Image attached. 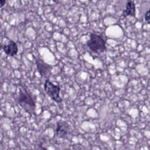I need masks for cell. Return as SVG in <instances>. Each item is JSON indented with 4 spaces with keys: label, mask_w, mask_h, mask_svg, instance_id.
<instances>
[{
    "label": "cell",
    "mask_w": 150,
    "mask_h": 150,
    "mask_svg": "<svg viewBox=\"0 0 150 150\" xmlns=\"http://www.w3.org/2000/svg\"><path fill=\"white\" fill-rule=\"evenodd\" d=\"M145 20L148 23H150V8L145 14Z\"/></svg>",
    "instance_id": "cell-8"
},
{
    "label": "cell",
    "mask_w": 150,
    "mask_h": 150,
    "mask_svg": "<svg viewBox=\"0 0 150 150\" xmlns=\"http://www.w3.org/2000/svg\"><path fill=\"white\" fill-rule=\"evenodd\" d=\"M70 127L68 123L64 121L60 120L56 123V135L60 138H64L69 134Z\"/></svg>",
    "instance_id": "cell-5"
},
{
    "label": "cell",
    "mask_w": 150,
    "mask_h": 150,
    "mask_svg": "<svg viewBox=\"0 0 150 150\" xmlns=\"http://www.w3.org/2000/svg\"><path fill=\"white\" fill-rule=\"evenodd\" d=\"M18 104L26 112L33 114L36 108V99L26 89H20L16 97Z\"/></svg>",
    "instance_id": "cell-1"
},
{
    "label": "cell",
    "mask_w": 150,
    "mask_h": 150,
    "mask_svg": "<svg viewBox=\"0 0 150 150\" xmlns=\"http://www.w3.org/2000/svg\"><path fill=\"white\" fill-rule=\"evenodd\" d=\"M44 89L47 94L55 102L60 103L62 101L60 96L61 89L59 85H55L49 80H46L44 83Z\"/></svg>",
    "instance_id": "cell-3"
},
{
    "label": "cell",
    "mask_w": 150,
    "mask_h": 150,
    "mask_svg": "<svg viewBox=\"0 0 150 150\" xmlns=\"http://www.w3.org/2000/svg\"><path fill=\"white\" fill-rule=\"evenodd\" d=\"M122 15L124 17L135 16V5L133 1H129L127 2Z\"/></svg>",
    "instance_id": "cell-7"
},
{
    "label": "cell",
    "mask_w": 150,
    "mask_h": 150,
    "mask_svg": "<svg viewBox=\"0 0 150 150\" xmlns=\"http://www.w3.org/2000/svg\"><path fill=\"white\" fill-rule=\"evenodd\" d=\"M36 69L40 76L46 80H49L52 74V66L45 63L42 59L38 57L35 59Z\"/></svg>",
    "instance_id": "cell-4"
},
{
    "label": "cell",
    "mask_w": 150,
    "mask_h": 150,
    "mask_svg": "<svg viewBox=\"0 0 150 150\" xmlns=\"http://www.w3.org/2000/svg\"><path fill=\"white\" fill-rule=\"evenodd\" d=\"M1 47L6 54L11 56H15L18 52L17 44L11 40H9L7 44L2 45Z\"/></svg>",
    "instance_id": "cell-6"
},
{
    "label": "cell",
    "mask_w": 150,
    "mask_h": 150,
    "mask_svg": "<svg viewBox=\"0 0 150 150\" xmlns=\"http://www.w3.org/2000/svg\"><path fill=\"white\" fill-rule=\"evenodd\" d=\"M5 4H6V1H5V0H1V1H0V6H1V8L4 6Z\"/></svg>",
    "instance_id": "cell-9"
},
{
    "label": "cell",
    "mask_w": 150,
    "mask_h": 150,
    "mask_svg": "<svg viewBox=\"0 0 150 150\" xmlns=\"http://www.w3.org/2000/svg\"><path fill=\"white\" fill-rule=\"evenodd\" d=\"M86 45L91 52L96 53H101L106 50L105 40L101 36L95 33L90 34V38Z\"/></svg>",
    "instance_id": "cell-2"
}]
</instances>
